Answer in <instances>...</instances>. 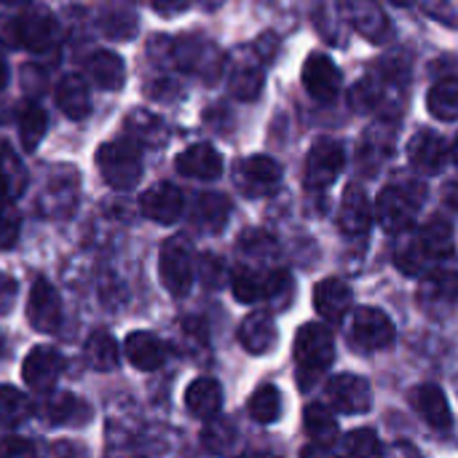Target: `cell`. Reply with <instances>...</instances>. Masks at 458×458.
Segmentation results:
<instances>
[{
    "label": "cell",
    "instance_id": "obj_1",
    "mask_svg": "<svg viewBox=\"0 0 458 458\" xmlns=\"http://www.w3.org/2000/svg\"><path fill=\"white\" fill-rule=\"evenodd\" d=\"M456 252V236L448 220L432 217L419 228V233L408 242V247L397 255V268L405 276H424L435 266L445 263Z\"/></svg>",
    "mask_w": 458,
    "mask_h": 458
},
{
    "label": "cell",
    "instance_id": "obj_2",
    "mask_svg": "<svg viewBox=\"0 0 458 458\" xmlns=\"http://www.w3.org/2000/svg\"><path fill=\"white\" fill-rule=\"evenodd\" d=\"M335 360V338L327 325L309 322L295 335V362H298V384L303 389L314 386Z\"/></svg>",
    "mask_w": 458,
    "mask_h": 458
},
{
    "label": "cell",
    "instance_id": "obj_3",
    "mask_svg": "<svg viewBox=\"0 0 458 458\" xmlns=\"http://www.w3.org/2000/svg\"><path fill=\"white\" fill-rule=\"evenodd\" d=\"M427 199V188L421 182H400L386 185L376 199V217L384 231L400 233L411 228L421 212V204Z\"/></svg>",
    "mask_w": 458,
    "mask_h": 458
},
{
    "label": "cell",
    "instance_id": "obj_4",
    "mask_svg": "<svg viewBox=\"0 0 458 458\" xmlns=\"http://www.w3.org/2000/svg\"><path fill=\"white\" fill-rule=\"evenodd\" d=\"M97 169L102 174V180L115 188V191H129L137 185L140 174H142V156H140V145L129 137L123 140H113L105 142L97 150Z\"/></svg>",
    "mask_w": 458,
    "mask_h": 458
},
{
    "label": "cell",
    "instance_id": "obj_5",
    "mask_svg": "<svg viewBox=\"0 0 458 458\" xmlns=\"http://www.w3.org/2000/svg\"><path fill=\"white\" fill-rule=\"evenodd\" d=\"M158 274L172 295H188V290L193 287V252L185 236H172L169 242H164L158 255Z\"/></svg>",
    "mask_w": 458,
    "mask_h": 458
},
{
    "label": "cell",
    "instance_id": "obj_6",
    "mask_svg": "<svg viewBox=\"0 0 458 458\" xmlns=\"http://www.w3.org/2000/svg\"><path fill=\"white\" fill-rule=\"evenodd\" d=\"M394 341V325L392 319L373 306L354 309L349 319V344L362 349V352H378L392 346Z\"/></svg>",
    "mask_w": 458,
    "mask_h": 458
},
{
    "label": "cell",
    "instance_id": "obj_7",
    "mask_svg": "<svg viewBox=\"0 0 458 458\" xmlns=\"http://www.w3.org/2000/svg\"><path fill=\"white\" fill-rule=\"evenodd\" d=\"M293 279L284 271H252L239 268L231 279L233 298L239 303H258V301H276L282 293H290Z\"/></svg>",
    "mask_w": 458,
    "mask_h": 458
},
{
    "label": "cell",
    "instance_id": "obj_8",
    "mask_svg": "<svg viewBox=\"0 0 458 458\" xmlns=\"http://www.w3.org/2000/svg\"><path fill=\"white\" fill-rule=\"evenodd\" d=\"M344 164H346V153L341 148V142L335 140H319L311 150H309V158H306V188L311 191H325L330 188L338 174L344 172Z\"/></svg>",
    "mask_w": 458,
    "mask_h": 458
},
{
    "label": "cell",
    "instance_id": "obj_9",
    "mask_svg": "<svg viewBox=\"0 0 458 458\" xmlns=\"http://www.w3.org/2000/svg\"><path fill=\"white\" fill-rule=\"evenodd\" d=\"M27 322L38 333H56L62 327V301L51 282L35 279L27 298Z\"/></svg>",
    "mask_w": 458,
    "mask_h": 458
},
{
    "label": "cell",
    "instance_id": "obj_10",
    "mask_svg": "<svg viewBox=\"0 0 458 458\" xmlns=\"http://www.w3.org/2000/svg\"><path fill=\"white\" fill-rule=\"evenodd\" d=\"M327 400L344 416H362L373 405L370 384L362 376L352 373H341L327 384Z\"/></svg>",
    "mask_w": 458,
    "mask_h": 458
},
{
    "label": "cell",
    "instance_id": "obj_11",
    "mask_svg": "<svg viewBox=\"0 0 458 458\" xmlns=\"http://www.w3.org/2000/svg\"><path fill=\"white\" fill-rule=\"evenodd\" d=\"M62 32L56 19L43 11V8H30L19 16V43L35 54H46L51 48H56Z\"/></svg>",
    "mask_w": 458,
    "mask_h": 458
},
{
    "label": "cell",
    "instance_id": "obj_12",
    "mask_svg": "<svg viewBox=\"0 0 458 458\" xmlns=\"http://www.w3.org/2000/svg\"><path fill=\"white\" fill-rule=\"evenodd\" d=\"M341 70L327 54H311L303 62V86L319 102H333L341 91Z\"/></svg>",
    "mask_w": 458,
    "mask_h": 458
},
{
    "label": "cell",
    "instance_id": "obj_13",
    "mask_svg": "<svg viewBox=\"0 0 458 458\" xmlns=\"http://www.w3.org/2000/svg\"><path fill=\"white\" fill-rule=\"evenodd\" d=\"M448 158H451L448 145L443 142V137H437L429 129L416 131L408 142V161L421 174H440L448 166Z\"/></svg>",
    "mask_w": 458,
    "mask_h": 458
},
{
    "label": "cell",
    "instance_id": "obj_14",
    "mask_svg": "<svg viewBox=\"0 0 458 458\" xmlns=\"http://www.w3.org/2000/svg\"><path fill=\"white\" fill-rule=\"evenodd\" d=\"M282 182V166L271 156H250L239 166V188L247 196H271Z\"/></svg>",
    "mask_w": 458,
    "mask_h": 458
},
{
    "label": "cell",
    "instance_id": "obj_15",
    "mask_svg": "<svg viewBox=\"0 0 458 458\" xmlns=\"http://www.w3.org/2000/svg\"><path fill=\"white\" fill-rule=\"evenodd\" d=\"M62 368H64V360L54 346H35L21 365V378L30 389L46 392L56 384Z\"/></svg>",
    "mask_w": 458,
    "mask_h": 458
},
{
    "label": "cell",
    "instance_id": "obj_16",
    "mask_svg": "<svg viewBox=\"0 0 458 458\" xmlns=\"http://www.w3.org/2000/svg\"><path fill=\"white\" fill-rule=\"evenodd\" d=\"M411 408L437 432H445L454 427V413H451V405H448V397L440 386L435 384H421L416 386L411 394Z\"/></svg>",
    "mask_w": 458,
    "mask_h": 458
},
{
    "label": "cell",
    "instance_id": "obj_17",
    "mask_svg": "<svg viewBox=\"0 0 458 458\" xmlns=\"http://www.w3.org/2000/svg\"><path fill=\"white\" fill-rule=\"evenodd\" d=\"M182 207H185L182 193H180V188L172 185V182H158V185L148 188V191L142 193V199H140L142 215L150 217V220L158 223V225L174 223V220L182 215Z\"/></svg>",
    "mask_w": 458,
    "mask_h": 458
},
{
    "label": "cell",
    "instance_id": "obj_18",
    "mask_svg": "<svg viewBox=\"0 0 458 458\" xmlns=\"http://www.w3.org/2000/svg\"><path fill=\"white\" fill-rule=\"evenodd\" d=\"M344 13L362 38L373 43H384L389 38V19L376 0H346Z\"/></svg>",
    "mask_w": 458,
    "mask_h": 458
},
{
    "label": "cell",
    "instance_id": "obj_19",
    "mask_svg": "<svg viewBox=\"0 0 458 458\" xmlns=\"http://www.w3.org/2000/svg\"><path fill=\"white\" fill-rule=\"evenodd\" d=\"M314 306H317V314L325 319V322H344L346 314L352 311V290L344 279H322L314 290Z\"/></svg>",
    "mask_w": 458,
    "mask_h": 458
},
{
    "label": "cell",
    "instance_id": "obj_20",
    "mask_svg": "<svg viewBox=\"0 0 458 458\" xmlns=\"http://www.w3.org/2000/svg\"><path fill=\"white\" fill-rule=\"evenodd\" d=\"M276 322L268 311H252L242 325H239V344L250 354H268L276 346Z\"/></svg>",
    "mask_w": 458,
    "mask_h": 458
},
{
    "label": "cell",
    "instance_id": "obj_21",
    "mask_svg": "<svg viewBox=\"0 0 458 458\" xmlns=\"http://www.w3.org/2000/svg\"><path fill=\"white\" fill-rule=\"evenodd\" d=\"M177 172L196 180H217L223 174V156L212 145H191L177 156Z\"/></svg>",
    "mask_w": 458,
    "mask_h": 458
},
{
    "label": "cell",
    "instance_id": "obj_22",
    "mask_svg": "<svg viewBox=\"0 0 458 458\" xmlns=\"http://www.w3.org/2000/svg\"><path fill=\"white\" fill-rule=\"evenodd\" d=\"M373 215H370V201L365 196V191L360 185H352L344 196L341 204V215H338V225L346 236H365L370 231Z\"/></svg>",
    "mask_w": 458,
    "mask_h": 458
},
{
    "label": "cell",
    "instance_id": "obj_23",
    "mask_svg": "<svg viewBox=\"0 0 458 458\" xmlns=\"http://www.w3.org/2000/svg\"><path fill=\"white\" fill-rule=\"evenodd\" d=\"M56 105L72 121H81V118H86L91 113V94H89L86 81L78 72H67L59 81V86H56Z\"/></svg>",
    "mask_w": 458,
    "mask_h": 458
},
{
    "label": "cell",
    "instance_id": "obj_24",
    "mask_svg": "<svg viewBox=\"0 0 458 458\" xmlns=\"http://www.w3.org/2000/svg\"><path fill=\"white\" fill-rule=\"evenodd\" d=\"M123 354L137 370H158L166 360V346L150 333H131L123 344Z\"/></svg>",
    "mask_w": 458,
    "mask_h": 458
},
{
    "label": "cell",
    "instance_id": "obj_25",
    "mask_svg": "<svg viewBox=\"0 0 458 458\" xmlns=\"http://www.w3.org/2000/svg\"><path fill=\"white\" fill-rule=\"evenodd\" d=\"M185 405L188 411L201 419V421H209L220 413L223 408V389L215 378H196L188 392H185Z\"/></svg>",
    "mask_w": 458,
    "mask_h": 458
},
{
    "label": "cell",
    "instance_id": "obj_26",
    "mask_svg": "<svg viewBox=\"0 0 458 458\" xmlns=\"http://www.w3.org/2000/svg\"><path fill=\"white\" fill-rule=\"evenodd\" d=\"M89 75L99 89L118 91L126 81V64L118 54L113 51H94L89 56Z\"/></svg>",
    "mask_w": 458,
    "mask_h": 458
},
{
    "label": "cell",
    "instance_id": "obj_27",
    "mask_svg": "<svg viewBox=\"0 0 458 458\" xmlns=\"http://www.w3.org/2000/svg\"><path fill=\"white\" fill-rule=\"evenodd\" d=\"M228 215H231V204L225 196L220 193H204L199 196L196 207H193V220H196V228L207 231V233H217L225 228L228 223Z\"/></svg>",
    "mask_w": 458,
    "mask_h": 458
},
{
    "label": "cell",
    "instance_id": "obj_28",
    "mask_svg": "<svg viewBox=\"0 0 458 458\" xmlns=\"http://www.w3.org/2000/svg\"><path fill=\"white\" fill-rule=\"evenodd\" d=\"M303 427L311 437V443H317L319 448H333V443L338 440V421L335 416L319 405V403H311L303 413Z\"/></svg>",
    "mask_w": 458,
    "mask_h": 458
},
{
    "label": "cell",
    "instance_id": "obj_29",
    "mask_svg": "<svg viewBox=\"0 0 458 458\" xmlns=\"http://www.w3.org/2000/svg\"><path fill=\"white\" fill-rule=\"evenodd\" d=\"M118 344L110 333L105 330H97L91 333V338L86 341V362L99 370V373H107V370H115L118 368Z\"/></svg>",
    "mask_w": 458,
    "mask_h": 458
},
{
    "label": "cell",
    "instance_id": "obj_30",
    "mask_svg": "<svg viewBox=\"0 0 458 458\" xmlns=\"http://www.w3.org/2000/svg\"><path fill=\"white\" fill-rule=\"evenodd\" d=\"M427 107L440 121H456L458 118V78H445L435 83L427 94Z\"/></svg>",
    "mask_w": 458,
    "mask_h": 458
},
{
    "label": "cell",
    "instance_id": "obj_31",
    "mask_svg": "<svg viewBox=\"0 0 458 458\" xmlns=\"http://www.w3.org/2000/svg\"><path fill=\"white\" fill-rule=\"evenodd\" d=\"M204 59L220 62V54L212 43L199 40V38H185L177 43V62L185 70H196V72H207L209 67L204 64Z\"/></svg>",
    "mask_w": 458,
    "mask_h": 458
},
{
    "label": "cell",
    "instance_id": "obj_32",
    "mask_svg": "<svg viewBox=\"0 0 458 458\" xmlns=\"http://www.w3.org/2000/svg\"><path fill=\"white\" fill-rule=\"evenodd\" d=\"M46 129H48V118H46V110L43 107H38V105H24L21 107V113H19V137H21V145H24V150L27 153H32L38 145H40V140H43V134H46Z\"/></svg>",
    "mask_w": 458,
    "mask_h": 458
},
{
    "label": "cell",
    "instance_id": "obj_33",
    "mask_svg": "<svg viewBox=\"0 0 458 458\" xmlns=\"http://www.w3.org/2000/svg\"><path fill=\"white\" fill-rule=\"evenodd\" d=\"M250 416L258 424H274L282 416V394L276 386L266 384L250 397Z\"/></svg>",
    "mask_w": 458,
    "mask_h": 458
},
{
    "label": "cell",
    "instance_id": "obj_34",
    "mask_svg": "<svg viewBox=\"0 0 458 458\" xmlns=\"http://www.w3.org/2000/svg\"><path fill=\"white\" fill-rule=\"evenodd\" d=\"M24 188V166L8 145H0V199H13Z\"/></svg>",
    "mask_w": 458,
    "mask_h": 458
},
{
    "label": "cell",
    "instance_id": "obj_35",
    "mask_svg": "<svg viewBox=\"0 0 458 458\" xmlns=\"http://www.w3.org/2000/svg\"><path fill=\"white\" fill-rule=\"evenodd\" d=\"M99 24H102V32L115 38V40H126L137 32V16L121 5H105Z\"/></svg>",
    "mask_w": 458,
    "mask_h": 458
},
{
    "label": "cell",
    "instance_id": "obj_36",
    "mask_svg": "<svg viewBox=\"0 0 458 458\" xmlns=\"http://www.w3.org/2000/svg\"><path fill=\"white\" fill-rule=\"evenodd\" d=\"M30 400L13 389V386H0V421L5 427H19L30 416Z\"/></svg>",
    "mask_w": 458,
    "mask_h": 458
},
{
    "label": "cell",
    "instance_id": "obj_37",
    "mask_svg": "<svg viewBox=\"0 0 458 458\" xmlns=\"http://www.w3.org/2000/svg\"><path fill=\"white\" fill-rule=\"evenodd\" d=\"M263 89V70L260 67H239L233 75H231V91L233 97L239 99H258Z\"/></svg>",
    "mask_w": 458,
    "mask_h": 458
},
{
    "label": "cell",
    "instance_id": "obj_38",
    "mask_svg": "<svg viewBox=\"0 0 458 458\" xmlns=\"http://www.w3.org/2000/svg\"><path fill=\"white\" fill-rule=\"evenodd\" d=\"M212 424L204 429V435H201V440H204V445L209 448V451H217V454H223V451H231V445H233V440H236V429H233V424L231 421H225V419H209Z\"/></svg>",
    "mask_w": 458,
    "mask_h": 458
},
{
    "label": "cell",
    "instance_id": "obj_39",
    "mask_svg": "<svg viewBox=\"0 0 458 458\" xmlns=\"http://www.w3.org/2000/svg\"><path fill=\"white\" fill-rule=\"evenodd\" d=\"M344 445H346V454H352V456H360V458H373V456H381V440H378V435L373 432V429H354V432H349L346 435V440H344Z\"/></svg>",
    "mask_w": 458,
    "mask_h": 458
},
{
    "label": "cell",
    "instance_id": "obj_40",
    "mask_svg": "<svg viewBox=\"0 0 458 458\" xmlns=\"http://www.w3.org/2000/svg\"><path fill=\"white\" fill-rule=\"evenodd\" d=\"M21 217L8 199H0V250H11L19 239Z\"/></svg>",
    "mask_w": 458,
    "mask_h": 458
},
{
    "label": "cell",
    "instance_id": "obj_41",
    "mask_svg": "<svg viewBox=\"0 0 458 458\" xmlns=\"http://www.w3.org/2000/svg\"><path fill=\"white\" fill-rule=\"evenodd\" d=\"M83 405L72 397V394H59L54 403H51V421L54 424H70L72 419L70 416H75L72 411H81Z\"/></svg>",
    "mask_w": 458,
    "mask_h": 458
},
{
    "label": "cell",
    "instance_id": "obj_42",
    "mask_svg": "<svg viewBox=\"0 0 458 458\" xmlns=\"http://www.w3.org/2000/svg\"><path fill=\"white\" fill-rule=\"evenodd\" d=\"M16 282L5 274H0V314H8L16 301Z\"/></svg>",
    "mask_w": 458,
    "mask_h": 458
},
{
    "label": "cell",
    "instance_id": "obj_43",
    "mask_svg": "<svg viewBox=\"0 0 458 458\" xmlns=\"http://www.w3.org/2000/svg\"><path fill=\"white\" fill-rule=\"evenodd\" d=\"M0 43H5V46H21L19 43V19L0 16Z\"/></svg>",
    "mask_w": 458,
    "mask_h": 458
},
{
    "label": "cell",
    "instance_id": "obj_44",
    "mask_svg": "<svg viewBox=\"0 0 458 458\" xmlns=\"http://www.w3.org/2000/svg\"><path fill=\"white\" fill-rule=\"evenodd\" d=\"M3 454H5V456H32L35 448H32V443H27V440H21V437H11V440L3 445Z\"/></svg>",
    "mask_w": 458,
    "mask_h": 458
},
{
    "label": "cell",
    "instance_id": "obj_45",
    "mask_svg": "<svg viewBox=\"0 0 458 458\" xmlns=\"http://www.w3.org/2000/svg\"><path fill=\"white\" fill-rule=\"evenodd\" d=\"M153 5H156V11H158V13L169 16V13H180V11H185V8H188V0H153Z\"/></svg>",
    "mask_w": 458,
    "mask_h": 458
},
{
    "label": "cell",
    "instance_id": "obj_46",
    "mask_svg": "<svg viewBox=\"0 0 458 458\" xmlns=\"http://www.w3.org/2000/svg\"><path fill=\"white\" fill-rule=\"evenodd\" d=\"M5 83H8V64L0 54V89H5Z\"/></svg>",
    "mask_w": 458,
    "mask_h": 458
},
{
    "label": "cell",
    "instance_id": "obj_47",
    "mask_svg": "<svg viewBox=\"0 0 458 458\" xmlns=\"http://www.w3.org/2000/svg\"><path fill=\"white\" fill-rule=\"evenodd\" d=\"M451 158L458 164V134H456V140H454V148H451Z\"/></svg>",
    "mask_w": 458,
    "mask_h": 458
},
{
    "label": "cell",
    "instance_id": "obj_48",
    "mask_svg": "<svg viewBox=\"0 0 458 458\" xmlns=\"http://www.w3.org/2000/svg\"><path fill=\"white\" fill-rule=\"evenodd\" d=\"M394 5H403V8H408V5H413L416 0H392Z\"/></svg>",
    "mask_w": 458,
    "mask_h": 458
},
{
    "label": "cell",
    "instance_id": "obj_49",
    "mask_svg": "<svg viewBox=\"0 0 458 458\" xmlns=\"http://www.w3.org/2000/svg\"><path fill=\"white\" fill-rule=\"evenodd\" d=\"M3 5H16V3H21V0H0Z\"/></svg>",
    "mask_w": 458,
    "mask_h": 458
},
{
    "label": "cell",
    "instance_id": "obj_50",
    "mask_svg": "<svg viewBox=\"0 0 458 458\" xmlns=\"http://www.w3.org/2000/svg\"><path fill=\"white\" fill-rule=\"evenodd\" d=\"M0 349H3V341H0Z\"/></svg>",
    "mask_w": 458,
    "mask_h": 458
}]
</instances>
